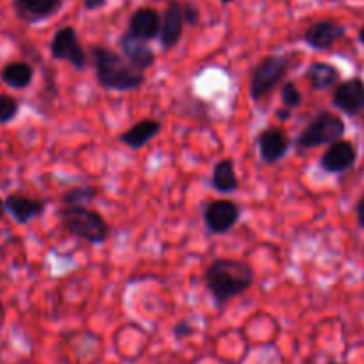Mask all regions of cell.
<instances>
[{"mask_svg":"<svg viewBox=\"0 0 364 364\" xmlns=\"http://www.w3.org/2000/svg\"><path fill=\"white\" fill-rule=\"evenodd\" d=\"M204 284L216 306H225L255 284V273L240 259H215L204 272Z\"/></svg>","mask_w":364,"mask_h":364,"instance_id":"obj_1","label":"cell"},{"mask_svg":"<svg viewBox=\"0 0 364 364\" xmlns=\"http://www.w3.org/2000/svg\"><path fill=\"white\" fill-rule=\"evenodd\" d=\"M90 55L95 65L97 82L109 91H136L145 84V73L138 72L127 63V59L118 52L104 47V45H93L90 48Z\"/></svg>","mask_w":364,"mask_h":364,"instance_id":"obj_2","label":"cell"},{"mask_svg":"<svg viewBox=\"0 0 364 364\" xmlns=\"http://www.w3.org/2000/svg\"><path fill=\"white\" fill-rule=\"evenodd\" d=\"M68 236L87 245H102L109 240L111 229L104 216L87 205H63L58 211Z\"/></svg>","mask_w":364,"mask_h":364,"instance_id":"obj_3","label":"cell"},{"mask_svg":"<svg viewBox=\"0 0 364 364\" xmlns=\"http://www.w3.org/2000/svg\"><path fill=\"white\" fill-rule=\"evenodd\" d=\"M291 68V55L269 54L254 65L248 79V95L254 102L268 97L288 75Z\"/></svg>","mask_w":364,"mask_h":364,"instance_id":"obj_4","label":"cell"},{"mask_svg":"<svg viewBox=\"0 0 364 364\" xmlns=\"http://www.w3.org/2000/svg\"><path fill=\"white\" fill-rule=\"evenodd\" d=\"M345 132L346 125L339 114L327 109H321L318 111L316 117L311 118L309 124L296 136L295 149L299 152H304V150L331 145V143L338 141V139H343Z\"/></svg>","mask_w":364,"mask_h":364,"instance_id":"obj_5","label":"cell"},{"mask_svg":"<svg viewBox=\"0 0 364 364\" xmlns=\"http://www.w3.org/2000/svg\"><path fill=\"white\" fill-rule=\"evenodd\" d=\"M50 55L55 61H66L75 70H84L87 66V54L79 40V34L72 26H65L58 29L52 36Z\"/></svg>","mask_w":364,"mask_h":364,"instance_id":"obj_6","label":"cell"},{"mask_svg":"<svg viewBox=\"0 0 364 364\" xmlns=\"http://www.w3.org/2000/svg\"><path fill=\"white\" fill-rule=\"evenodd\" d=\"M332 106L346 117H357L364 113V80L360 77H350L334 87Z\"/></svg>","mask_w":364,"mask_h":364,"instance_id":"obj_7","label":"cell"},{"mask_svg":"<svg viewBox=\"0 0 364 364\" xmlns=\"http://www.w3.org/2000/svg\"><path fill=\"white\" fill-rule=\"evenodd\" d=\"M240 216L241 209L236 202L227 198L213 200L204 209L205 229L211 234H225L234 229V225L240 222Z\"/></svg>","mask_w":364,"mask_h":364,"instance_id":"obj_8","label":"cell"},{"mask_svg":"<svg viewBox=\"0 0 364 364\" xmlns=\"http://www.w3.org/2000/svg\"><path fill=\"white\" fill-rule=\"evenodd\" d=\"M346 36V27L338 20H318L311 23L302 34V40L313 50H331L338 41Z\"/></svg>","mask_w":364,"mask_h":364,"instance_id":"obj_9","label":"cell"},{"mask_svg":"<svg viewBox=\"0 0 364 364\" xmlns=\"http://www.w3.org/2000/svg\"><path fill=\"white\" fill-rule=\"evenodd\" d=\"M255 143H257L259 156L266 164H277L279 161L284 159L293 145L288 132L281 127H268L261 131L255 138Z\"/></svg>","mask_w":364,"mask_h":364,"instance_id":"obj_10","label":"cell"},{"mask_svg":"<svg viewBox=\"0 0 364 364\" xmlns=\"http://www.w3.org/2000/svg\"><path fill=\"white\" fill-rule=\"evenodd\" d=\"M184 9L181 0H168L166 8L161 15V33L159 43L164 50H171L177 47L184 34Z\"/></svg>","mask_w":364,"mask_h":364,"instance_id":"obj_11","label":"cell"},{"mask_svg":"<svg viewBox=\"0 0 364 364\" xmlns=\"http://www.w3.org/2000/svg\"><path fill=\"white\" fill-rule=\"evenodd\" d=\"M11 6L20 22L36 26L58 15L65 6V0H11Z\"/></svg>","mask_w":364,"mask_h":364,"instance_id":"obj_12","label":"cell"},{"mask_svg":"<svg viewBox=\"0 0 364 364\" xmlns=\"http://www.w3.org/2000/svg\"><path fill=\"white\" fill-rule=\"evenodd\" d=\"M357 163V149L353 143L346 139H338L331 143L320 157V168L325 173H345L352 170L353 164Z\"/></svg>","mask_w":364,"mask_h":364,"instance_id":"obj_13","label":"cell"},{"mask_svg":"<svg viewBox=\"0 0 364 364\" xmlns=\"http://www.w3.org/2000/svg\"><path fill=\"white\" fill-rule=\"evenodd\" d=\"M6 202V213L15 220L18 225H27L33 220L40 218L45 211V205L47 202L38 200V198L29 197L26 193H20V191H13L8 197L4 198Z\"/></svg>","mask_w":364,"mask_h":364,"instance_id":"obj_14","label":"cell"},{"mask_svg":"<svg viewBox=\"0 0 364 364\" xmlns=\"http://www.w3.org/2000/svg\"><path fill=\"white\" fill-rule=\"evenodd\" d=\"M118 47H120L122 55L127 59L129 65L138 72L145 73L156 63V54H154L152 47L146 41L131 36L127 31L118 38Z\"/></svg>","mask_w":364,"mask_h":364,"instance_id":"obj_15","label":"cell"},{"mask_svg":"<svg viewBox=\"0 0 364 364\" xmlns=\"http://www.w3.org/2000/svg\"><path fill=\"white\" fill-rule=\"evenodd\" d=\"M127 33L131 36L138 38L143 41H154L159 40L161 33V15L157 9L154 8H138L129 18V29Z\"/></svg>","mask_w":364,"mask_h":364,"instance_id":"obj_16","label":"cell"},{"mask_svg":"<svg viewBox=\"0 0 364 364\" xmlns=\"http://www.w3.org/2000/svg\"><path fill=\"white\" fill-rule=\"evenodd\" d=\"M163 124L159 120H154V118H145V120L136 122L134 125L127 129V131L122 132L118 136L122 145L129 146L131 150H139L143 146L149 145L154 138L161 132Z\"/></svg>","mask_w":364,"mask_h":364,"instance_id":"obj_17","label":"cell"},{"mask_svg":"<svg viewBox=\"0 0 364 364\" xmlns=\"http://www.w3.org/2000/svg\"><path fill=\"white\" fill-rule=\"evenodd\" d=\"M211 188L220 195H230L240 190V178H237L232 159L223 157L213 166Z\"/></svg>","mask_w":364,"mask_h":364,"instance_id":"obj_18","label":"cell"},{"mask_svg":"<svg viewBox=\"0 0 364 364\" xmlns=\"http://www.w3.org/2000/svg\"><path fill=\"white\" fill-rule=\"evenodd\" d=\"M306 77L307 80H309L311 87L316 91L331 90V87H336L341 82V72H339L338 66L325 61L311 63V66L307 68Z\"/></svg>","mask_w":364,"mask_h":364,"instance_id":"obj_19","label":"cell"},{"mask_svg":"<svg viewBox=\"0 0 364 364\" xmlns=\"http://www.w3.org/2000/svg\"><path fill=\"white\" fill-rule=\"evenodd\" d=\"M0 79L15 90H26L31 86L34 79V68L27 61H11L2 66Z\"/></svg>","mask_w":364,"mask_h":364,"instance_id":"obj_20","label":"cell"},{"mask_svg":"<svg viewBox=\"0 0 364 364\" xmlns=\"http://www.w3.org/2000/svg\"><path fill=\"white\" fill-rule=\"evenodd\" d=\"M97 195H99V188L93 184H82V186H73L66 190L61 195L63 205H90L91 202H95Z\"/></svg>","mask_w":364,"mask_h":364,"instance_id":"obj_21","label":"cell"},{"mask_svg":"<svg viewBox=\"0 0 364 364\" xmlns=\"http://www.w3.org/2000/svg\"><path fill=\"white\" fill-rule=\"evenodd\" d=\"M20 102L8 93H0V125H8L18 117Z\"/></svg>","mask_w":364,"mask_h":364,"instance_id":"obj_22","label":"cell"},{"mask_svg":"<svg viewBox=\"0 0 364 364\" xmlns=\"http://www.w3.org/2000/svg\"><path fill=\"white\" fill-rule=\"evenodd\" d=\"M281 100H282V106L288 107V109H299L300 106H302V91L299 90V86H296L295 82H291V80H286V82H282V87H281Z\"/></svg>","mask_w":364,"mask_h":364,"instance_id":"obj_23","label":"cell"},{"mask_svg":"<svg viewBox=\"0 0 364 364\" xmlns=\"http://www.w3.org/2000/svg\"><path fill=\"white\" fill-rule=\"evenodd\" d=\"M182 9H184V22L190 27H197L200 23V9L193 2H182Z\"/></svg>","mask_w":364,"mask_h":364,"instance_id":"obj_24","label":"cell"},{"mask_svg":"<svg viewBox=\"0 0 364 364\" xmlns=\"http://www.w3.org/2000/svg\"><path fill=\"white\" fill-rule=\"evenodd\" d=\"M193 334H195V327L188 320L177 321V323L173 325V336L175 339H178V341H181V339L191 338Z\"/></svg>","mask_w":364,"mask_h":364,"instance_id":"obj_25","label":"cell"},{"mask_svg":"<svg viewBox=\"0 0 364 364\" xmlns=\"http://www.w3.org/2000/svg\"><path fill=\"white\" fill-rule=\"evenodd\" d=\"M107 6V0H82L84 11H100Z\"/></svg>","mask_w":364,"mask_h":364,"instance_id":"obj_26","label":"cell"},{"mask_svg":"<svg viewBox=\"0 0 364 364\" xmlns=\"http://www.w3.org/2000/svg\"><path fill=\"white\" fill-rule=\"evenodd\" d=\"M355 216H357V222H359L360 229L364 230V193L360 195V198L357 200V204H355Z\"/></svg>","mask_w":364,"mask_h":364,"instance_id":"obj_27","label":"cell"},{"mask_svg":"<svg viewBox=\"0 0 364 364\" xmlns=\"http://www.w3.org/2000/svg\"><path fill=\"white\" fill-rule=\"evenodd\" d=\"M291 113H293V111L288 109V107H279L277 113H275V117H277L279 120H282V122H288L289 118H291Z\"/></svg>","mask_w":364,"mask_h":364,"instance_id":"obj_28","label":"cell"},{"mask_svg":"<svg viewBox=\"0 0 364 364\" xmlns=\"http://www.w3.org/2000/svg\"><path fill=\"white\" fill-rule=\"evenodd\" d=\"M4 215H8V213H6V202L4 198L0 197V220L4 218Z\"/></svg>","mask_w":364,"mask_h":364,"instance_id":"obj_29","label":"cell"},{"mask_svg":"<svg viewBox=\"0 0 364 364\" xmlns=\"http://www.w3.org/2000/svg\"><path fill=\"white\" fill-rule=\"evenodd\" d=\"M4 318H6V306H4V302L0 300V323L4 321Z\"/></svg>","mask_w":364,"mask_h":364,"instance_id":"obj_30","label":"cell"},{"mask_svg":"<svg viewBox=\"0 0 364 364\" xmlns=\"http://www.w3.org/2000/svg\"><path fill=\"white\" fill-rule=\"evenodd\" d=\"M359 41H360V45L364 47V26L359 29Z\"/></svg>","mask_w":364,"mask_h":364,"instance_id":"obj_31","label":"cell"},{"mask_svg":"<svg viewBox=\"0 0 364 364\" xmlns=\"http://www.w3.org/2000/svg\"><path fill=\"white\" fill-rule=\"evenodd\" d=\"M220 2H222L223 6H229V4H232L234 0H220Z\"/></svg>","mask_w":364,"mask_h":364,"instance_id":"obj_32","label":"cell"},{"mask_svg":"<svg viewBox=\"0 0 364 364\" xmlns=\"http://www.w3.org/2000/svg\"><path fill=\"white\" fill-rule=\"evenodd\" d=\"M327 364H341V363H327Z\"/></svg>","mask_w":364,"mask_h":364,"instance_id":"obj_33","label":"cell"},{"mask_svg":"<svg viewBox=\"0 0 364 364\" xmlns=\"http://www.w3.org/2000/svg\"><path fill=\"white\" fill-rule=\"evenodd\" d=\"M331 2H339V0H331Z\"/></svg>","mask_w":364,"mask_h":364,"instance_id":"obj_34","label":"cell"}]
</instances>
